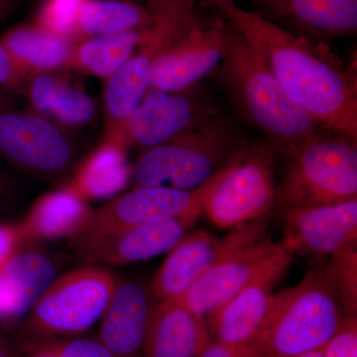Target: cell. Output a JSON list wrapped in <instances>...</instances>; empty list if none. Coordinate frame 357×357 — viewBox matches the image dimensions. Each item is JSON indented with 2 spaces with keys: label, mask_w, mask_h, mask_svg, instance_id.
Masks as SVG:
<instances>
[{
  "label": "cell",
  "mask_w": 357,
  "mask_h": 357,
  "mask_svg": "<svg viewBox=\"0 0 357 357\" xmlns=\"http://www.w3.org/2000/svg\"><path fill=\"white\" fill-rule=\"evenodd\" d=\"M260 54L289 98L325 130L357 140V79L323 42L283 29L234 0H206Z\"/></svg>",
  "instance_id": "cell-1"
},
{
  "label": "cell",
  "mask_w": 357,
  "mask_h": 357,
  "mask_svg": "<svg viewBox=\"0 0 357 357\" xmlns=\"http://www.w3.org/2000/svg\"><path fill=\"white\" fill-rule=\"evenodd\" d=\"M215 72L239 112L280 154L325 130L289 98L260 54L231 28L227 53Z\"/></svg>",
  "instance_id": "cell-2"
},
{
  "label": "cell",
  "mask_w": 357,
  "mask_h": 357,
  "mask_svg": "<svg viewBox=\"0 0 357 357\" xmlns=\"http://www.w3.org/2000/svg\"><path fill=\"white\" fill-rule=\"evenodd\" d=\"M349 314L319 266L275 295L266 326L248 357H295L323 349Z\"/></svg>",
  "instance_id": "cell-3"
},
{
  "label": "cell",
  "mask_w": 357,
  "mask_h": 357,
  "mask_svg": "<svg viewBox=\"0 0 357 357\" xmlns=\"http://www.w3.org/2000/svg\"><path fill=\"white\" fill-rule=\"evenodd\" d=\"M241 148L234 126L211 112L172 139L143 150L131 167V178L135 188L196 189Z\"/></svg>",
  "instance_id": "cell-4"
},
{
  "label": "cell",
  "mask_w": 357,
  "mask_h": 357,
  "mask_svg": "<svg viewBox=\"0 0 357 357\" xmlns=\"http://www.w3.org/2000/svg\"><path fill=\"white\" fill-rule=\"evenodd\" d=\"M280 157L276 211L357 199L356 141L324 130Z\"/></svg>",
  "instance_id": "cell-5"
},
{
  "label": "cell",
  "mask_w": 357,
  "mask_h": 357,
  "mask_svg": "<svg viewBox=\"0 0 357 357\" xmlns=\"http://www.w3.org/2000/svg\"><path fill=\"white\" fill-rule=\"evenodd\" d=\"M119 279L102 266L86 265L57 277L29 314L24 338L30 345L75 337L102 319Z\"/></svg>",
  "instance_id": "cell-6"
},
{
  "label": "cell",
  "mask_w": 357,
  "mask_h": 357,
  "mask_svg": "<svg viewBox=\"0 0 357 357\" xmlns=\"http://www.w3.org/2000/svg\"><path fill=\"white\" fill-rule=\"evenodd\" d=\"M271 143L236 152L204 203V211L220 229H234L273 215L276 211L277 159Z\"/></svg>",
  "instance_id": "cell-7"
},
{
  "label": "cell",
  "mask_w": 357,
  "mask_h": 357,
  "mask_svg": "<svg viewBox=\"0 0 357 357\" xmlns=\"http://www.w3.org/2000/svg\"><path fill=\"white\" fill-rule=\"evenodd\" d=\"M0 156L59 187L77 167V145L64 126L11 105H0Z\"/></svg>",
  "instance_id": "cell-8"
},
{
  "label": "cell",
  "mask_w": 357,
  "mask_h": 357,
  "mask_svg": "<svg viewBox=\"0 0 357 357\" xmlns=\"http://www.w3.org/2000/svg\"><path fill=\"white\" fill-rule=\"evenodd\" d=\"M292 259L280 243L259 239L202 275L175 300L204 318L255 284L274 286L288 271Z\"/></svg>",
  "instance_id": "cell-9"
},
{
  "label": "cell",
  "mask_w": 357,
  "mask_h": 357,
  "mask_svg": "<svg viewBox=\"0 0 357 357\" xmlns=\"http://www.w3.org/2000/svg\"><path fill=\"white\" fill-rule=\"evenodd\" d=\"M225 166L208 182L196 189L139 187L109 199L93 213V222L84 236L73 241L75 248L79 250L105 237L147 223L189 215L199 217L206 198L222 177Z\"/></svg>",
  "instance_id": "cell-10"
},
{
  "label": "cell",
  "mask_w": 357,
  "mask_h": 357,
  "mask_svg": "<svg viewBox=\"0 0 357 357\" xmlns=\"http://www.w3.org/2000/svg\"><path fill=\"white\" fill-rule=\"evenodd\" d=\"M271 217L234 227L223 238L204 229L185 234L169 251L155 275L150 286L154 297L160 301L180 297L211 268L244 246L263 238Z\"/></svg>",
  "instance_id": "cell-11"
},
{
  "label": "cell",
  "mask_w": 357,
  "mask_h": 357,
  "mask_svg": "<svg viewBox=\"0 0 357 357\" xmlns=\"http://www.w3.org/2000/svg\"><path fill=\"white\" fill-rule=\"evenodd\" d=\"M283 237L279 243L293 256L325 259L357 243V199L276 211Z\"/></svg>",
  "instance_id": "cell-12"
},
{
  "label": "cell",
  "mask_w": 357,
  "mask_h": 357,
  "mask_svg": "<svg viewBox=\"0 0 357 357\" xmlns=\"http://www.w3.org/2000/svg\"><path fill=\"white\" fill-rule=\"evenodd\" d=\"M229 37L230 28L227 23L204 24L197 21L154 61L148 91H189L218 69L227 53Z\"/></svg>",
  "instance_id": "cell-13"
},
{
  "label": "cell",
  "mask_w": 357,
  "mask_h": 357,
  "mask_svg": "<svg viewBox=\"0 0 357 357\" xmlns=\"http://www.w3.org/2000/svg\"><path fill=\"white\" fill-rule=\"evenodd\" d=\"M187 91H148L128 119L107 128L105 139L114 141L126 151L129 148L149 149L172 139L213 112Z\"/></svg>",
  "instance_id": "cell-14"
},
{
  "label": "cell",
  "mask_w": 357,
  "mask_h": 357,
  "mask_svg": "<svg viewBox=\"0 0 357 357\" xmlns=\"http://www.w3.org/2000/svg\"><path fill=\"white\" fill-rule=\"evenodd\" d=\"M199 217L171 218L139 225L79 249L88 265L121 266L169 252Z\"/></svg>",
  "instance_id": "cell-15"
},
{
  "label": "cell",
  "mask_w": 357,
  "mask_h": 357,
  "mask_svg": "<svg viewBox=\"0 0 357 357\" xmlns=\"http://www.w3.org/2000/svg\"><path fill=\"white\" fill-rule=\"evenodd\" d=\"M153 298L140 282L119 280L100 319L98 342L116 357H137L157 305Z\"/></svg>",
  "instance_id": "cell-16"
},
{
  "label": "cell",
  "mask_w": 357,
  "mask_h": 357,
  "mask_svg": "<svg viewBox=\"0 0 357 357\" xmlns=\"http://www.w3.org/2000/svg\"><path fill=\"white\" fill-rule=\"evenodd\" d=\"M272 288L269 284H255L208 314L206 325L211 340L248 356L271 314Z\"/></svg>",
  "instance_id": "cell-17"
},
{
  "label": "cell",
  "mask_w": 357,
  "mask_h": 357,
  "mask_svg": "<svg viewBox=\"0 0 357 357\" xmlns=\"http://www.w3.org/2000/svg\"><path fill=\"white\" fill-rule=\"evenodd\" d=\"M93 213L86 199L65 185L40 197L17 227L24 243L75 241L88 230Z\"/></svg>",
  "instance_id": "cell-18"
},
{
  "label": "cell",
  "mask_w": 357,
  "mask_h": 357,
  "mask_svg": "<svg viewBox=\"0 0 357 357\" xmlns=\"http://www.w3.org/2000/svg\"><path fill=\"white\" fill-rule=\"evenodd\" d=\"M265 13L283 21L295 34L335 38L356 34L357 0H251Z\"/></svg>",
  "instance_id": "cell-19"
},
{
  "label": "cell",
  "mask_w": 357,
  "mask_h": 357,
  "mask_svg": "<svg viewBox=\"0 0 357 357\" xmlns=\"http://www.w3.org/2000/svg\"><path fill=\"white\" fill-rule=\"evenodd\" d=\"M208 340L203 317L177 300H163L155 307L141 352L143 357H196Z\"/></svg>",
  "instance_id": "cell-20"
},
{
  "label": "cell",
  "mask_w": 357,
  "mask_h": 357,
  "mask_svg": "<svg viewBox=\"0 0 357 357\" xmlns=\"http://www.w3.org/2000/svg\"><path fill=\"white\" fill-rule=\"evenodd\" d=\"M57 278V267L49 256L18 251L0 268V321H15L29 314Z\"/></svg>",
  "instance_id": "cell-21"
},
{
  "label": "cell",
  "mask_w": 357,
  "mask_h": 357,
  "mask_svg": "<svg viewBox=\"0 0 357 357\" xmlns=\"http://www.w3.org/2000/svg\"><path fill=\"white\" fill-rule=\"evenodd\" d=\"M33 112L62 126H83L96 116L93 98L51 72L34 73L25 88Z\"/></svg>",
  "instance_id": "cell-22"
},
{
  "label": "cell",
  "mask_w": 357,
  "mask_h": 357,
  "mask_svg": "<svg viewBox=\"0 0 357 357\" xmlns=\"http://www.w3.org/2000/svg\"><path fill=\"white\" fill-rule=\"evenodd\" d=\"M0 41L27 79L69 66L77 40L31 24L13 28Z\"/></svg>",
  "instance_id": "cell-23"
},
{
  "label": "cell",
  "mask_w": 357,
  "mask_h": 357,
  "mask_svg": "<svg viewBox=\"0 0 357 357\" xmlns=\"http://www.w3.org/2000/svg\"><path fill=\"white\" fill-rule=\"evenodd\" d=\"M130 178L126 150L114 141L105 139L77 165L67 185L86 202L112 199L128 187Z\"/></svg>",
  "instance_id": "cell-24"
},
{
  "label": "cell",
  "mask_w": 357,
  "mask_h": 357,
  "mask_svg": "<svg viewBox=\"0 0 357 357\" xmlns=\"http://www.w3.org/2000/svg\"><path fill=\"white\" fill-rule=\"evenodd\" d=\"M153 20L149 7L131 0H84L76 17V36L119 34L149 26Z\"/></svg>",
  "instance_id": "cell-25"
},
{
  "label": "cell",
  "mask_w": 357,
  "mask_h": 357,
  "mask_svg": "<svg viewBox=\"0 0 357 357\" xmlns=\"http://www.w3.org/2000/svg\"><path fill=\"white\" fill-rule=\"evenodd\" d=\"M147 27L119 34L77 40L70 67L109 79L132 57Z\"/></svg>",
  "instance_id": "cell-26"
},
{
  "label": "cell",
  "mask_w": 357,
  "mask_h": 357,
  "mask_svg": "<svg viewBox=\"0 0 357 357\" xmlns=\"http://www.w3.org/2000/svg\"><path fill=\"white\" fill-rule=\"evenodd\" d=\"M326 283L333 289L349 316L357 312V250L356 245L338 251L319 265Z\"/></svg>",
  "instance_id": "cell-27"
},
{
  "label": "cell",
  "mask_w": 357,
  "mask_h": 357,
  "mask_svg": "<svg viewBox=\"0 0 357 357\" xmlns=\"http://www.w3.org/2000/svg\"><path fill=\"white\" fill-rule=\"evenodd\" d=\"M84 0H44L35 25L56 34L76 38V17Z\"/></svg>",
  "instance_id": "cell-28"
},
{
  "label": "cell",
  "mask_w": 357,
  "mask_h": 357,
  "mask_svg": "<svg viewBox=\"0 0 357 357\" xmlns=\"http://www.w3.org/2000/svg\"><path fill=\"white\" fill-rule=\"evenodd\" d=\"M52 357H116L98 338H67L42 345Z\"/></svg>",
  "instance_id": "cell-29"
},
{
  "label": "cell",
  "mask_w": 357,
  "mask_h": 357,
  "mask_svg": "<svg viewBox=\"0 0 357 357\" xmlns=\"http://www.w3.org/2000/svg\"><path fill=\"white\" fill-rule=\"evenodd\" d=\"M26 77L0 41V105H10L11 96L25 88Z\"/></svg>",
  "instance_id": "cell-30"
},
{
  "label": "cell",
  "mask_w": 357,
  "mask_h": 357,
  "mask_svg": "<svg viewBox=\"0 0 357 357\" xmlns=\"http://www.w3.org/2000/svg\"><path fill=\"white\" fill-rule=\"evenodd\" d=\"M324 357H357V319L349 316L335 337L324 347Z\"/></svg>",
  "instance_id": "cell-31"
},
{
  "label": "cell",
  "mask_w": 357,
  "mask_h": 357,
  "mask_svg": "<svg viewBox=\"0 0 357 357\" xmlns=\"http://www.w3.org/2000/svg\"><path fill=\"white\" fill-rule=\"evenodd\" d=\"M24 243L17 225L0 223V268L3 267Z\"/></svg>",
  "instance_id": "cell-32"
},
{
  "label": "cell",
  "mask_w": 357,
  "mask_h": 357,
  "mask_svg": "<svg viewBox=\"0 0 357 357\" xmlns=\"http://www.w3.org/2000/svg\"><path fill=\"white\" fill-rule=\"evenodd\" d=\"M196 357H248L243 352L220 344L217 340H210L202 347Z\"/></svg>",
  "instance_id": "cell-33"
},
{
  "label": "cell",
  "mask_w": 357,
  "mask_h": 357,
  "mask_svg": "<svg viewBox=\"0 0 357 357\" xmlns=\"http://www.w3.org/2000/svg\"><path fill=\"white\" fill-rule=\"evenodd\" d=\"M16 6V0H0V21L6 22Z\"/></svg>",
  "instance_id": "cell-34"
},
{
  "label": "cell",
  "mask_w": 357,
  "mask_h": 357,
  "mask_svg": "<svg viewBox=\"0 0 357 357\" xmlns=\"http://www.w3.org/2000/svg\"><path fill=\"white\" fill-rule=\"evenodd\" d=\"M9 190V182L2 174H0V199L3 198Z\"/></svg>",
  "instance_id": "cell-35"
},
{
  "label": "cell",
  "mask_w": 357,
  "mask_h": 357,
  "mask_svg": "<svg viewBox=\"0 0 357 357\" xmlns=\"http://www.w3.org/2000/svg\"><path fill=\"white\" fill-rule=\"evenodd\" d=\"M295 357H324L323 349L307 352V354H301V356Z\"/></svg>",
  "instance_id": "cell-36"
},
{
  "label": "cell",
  "mask_w": 357,
  "mask_h": 357,
  "mask_svg": "<svg viewBox=\"0 0 357 357\" xmlns=\"http://www.w3.org/2000/svg\"><path fill=\"white\" fill-rule=\"evenodd\" d=\"M0 357H11L10 352L2 344H0Z\"/></svg>",
  "instance_id": "cell-37"
},
{
  "label": "cell",
  "mask_w": 357,
  "mask_h": 357,
  "mask_svg": "<svg viewBox=\"0 0 357 357\" xmlns=\"http://www.w3.org/2000/svg\"><path fill=\"white\" fill-rule=\"evenodd\" d=\"M32 357H52L50 354L43 349H39V351L36 352Z\"/></svg>",
  "instance_id": "cell-38"
}]
</instances>
